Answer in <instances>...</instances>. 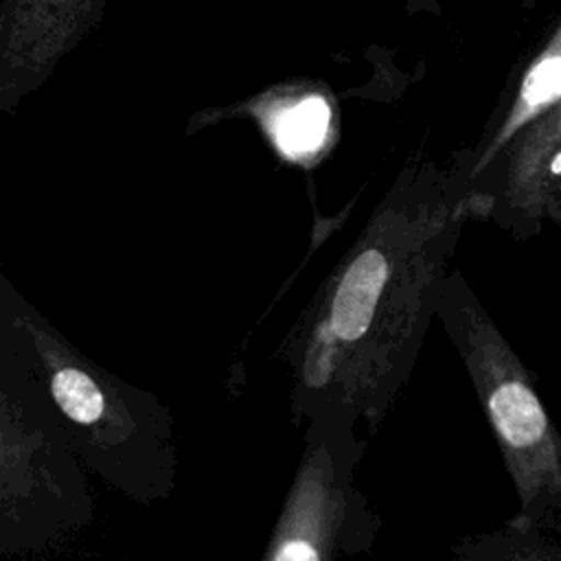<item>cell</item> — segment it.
<instances>
[{"mask_svg": "<svg viewBox=\"0 0 561 561\" xmlns=\"http://www.w3.org/2000/svg\"><path fill=\"white\" fill-rule=\"evenodd\" d=\"M467 208V180L392 191L283 351L296 423L379 427L414 366Z\"/></svg>", "mask_w": 561, "mask_h": 561, "instance_id": "1", "label": "cell"}, {"mask_svg": "<svg viewBox=\"0 0 561 561\" xmlns=\"http://www.w3.org/2000/svg\"><path fill=\"white\" fill-rule=\"evenodd\" d=\"M4 337L42 381L68 445L92 471L138 502L171 493L173 423L153 397L83 357L22 302L7 309Z\"/></svg>", "mask_w": 561, "mask_h": 561, "instance_id": "2", "label": "cell"}, {"mask_svg": "<svg viewBox=\"0 0 561 561\" xmlns=\"http://www.w3.org/2000/svg\"><path fill=\"white\" fill-rule=\"evenodd\" d=\"M436 313L495 436L519 517L561 535V432L530 368L517 357L458 270L445 274Z\"/></svg>", "mask_w": 561, "mask_h": 561, "instance_id": "3", "label": "cell"}, {"mask_svg": "<svg viewBox=\"0 0 561 561\" xmlns=\"http://www.w3.org/2000/svg\"><path fill=\"white\" fill-rule=\"evenodd\" d=\"M7 340V337H4ZM11 342V340H9ZM4 342L0 394L2 550L44 546L90 515L88 484L42 381Z\"/></svg>", "mask_w": 561, "mask_h": 561, "instance_id": "4", "label": "cell"}, {"mask_svg": "<svg viewBox=\"0 0 561 561\" xmlns=\"http://www.w3.org/2000/svg\"><path fill=\"white\" fill-rule=\"evenodd\" d=\"M344 421L307 425L305 451L261 561H333L357 513L353 469L362 445Z\"/></svg>", "mask_w": 561, "mask_h": 561, "instance_id": "5", "label": "cell"}, {"mask_svg": "<svg viewBox=\"0 0 561 561\" xmlns=\"http://www.w3.org/2000/svg\"><path fill=\"white\" fill-rule=\"evenodd\" d=\"M559 149H561V92L541 112H537L506 142V147L478 173L482 175L484 171H489V167L500 164L493 171L497 180L495 191L482 202L486 213H491L497 224L506 228L508 219L513 217L515 208L524 199L539 169Z\"/></svg>", "mask_w": 561, "mask_h": 561, "instance_id": "6", "label": "cell"}, {"mask_svg": "<svg viewBox=\"0 0 561 561\" xmlns=\"http://www.w3.org/2000/svg\"><path fill=\"white\" fill-rule=\"evenodd\" d=\"M451 561H561V535L513 515L500 528L465 539Z\"/></svg>", "mask_w": 561, "mask_h": 561, "instance_id": "7", "label": "cell"}, {"mask_svg": "<svg viewBox=\"0 0 561 561\" xmlns=\"http://www.w3.org/2000/svg\"><path fill=\"white\" fill-rule=\"evenodd\" d=\"M561 92V26L550 39V44L543 48V53L535 59V64L528 68L515 105L506 114L500 131L493 136V142L489 149H484V156L480 164L467 175V180L476 178L504 147L506 142L537 114L541 112L557 94Z\"/></svg>", "mask_w": 561, "mask_h": 561, "instance_id": "8", "label": "cell"}, {"mask_svg": "<svg viewBox=\"0 0 561 561\" xmlns=\"http://www.w3.org/2000/svg\"><path fill=\"white\" fill-rule=\"evenodd\" d=\"M329 103L318 94H309L305 99L291 101L278 110V114H274L272 136L283 153L298 158L313 153L322 145L329 131Z\"/></svg>", "mask_w": 561, "mask_h": 561, "instance_id": "9", "label": "cell"}, {"mask_svg": "<svg viewBox=\"0 0 561 561\" xmlns=\"http://www.w3.org/2000/svg\"><path fill=\"white\" fill-rule=\"evenodd\" d=\"M541 221L561 226V149L543 162L524 199L508 219L506 230L528 237L539 232Z\"/></svg>", "mask_w": 561, "mask_h": 561, "instance_id": "10", "label": "cell"}]
</instances>
